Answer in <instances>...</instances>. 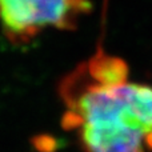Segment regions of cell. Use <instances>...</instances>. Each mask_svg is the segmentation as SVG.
Listing matches in <instances>:
<instances>
[{"label": "cell", "mask_w": 152, "mask_h": 152, "mask_svg": "<svg viewBox=\"0 0 152 152\" xmlns=\"http://www.w3.org/2000/svg\"><path fill=\"white\" fill-rule=\"evenodd\" d=\"M127 77L123 60L99 52L61 83L63 127L86 152H152V86Z\"/></svg>", "instance_id": "obj_1"}, {"label": "cell", "mask_w": 152, "mask_h": 152, "mask_svg": "<svg viewBox=\"0 0 152 152\" xmlns=\"http://www.w3.org/2000/svg\"><path fill=\"white\" fill-rule=\"evenodd\" d=\"M88 0H0V26L13 44H27L47 28L74 29Z\"/></svg>", "instance_id": "obj_2"}]
</instances>
